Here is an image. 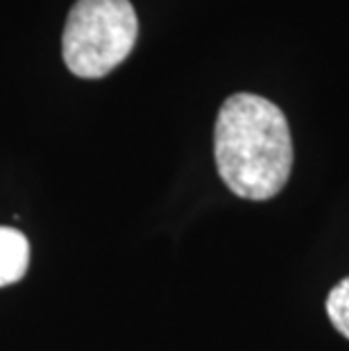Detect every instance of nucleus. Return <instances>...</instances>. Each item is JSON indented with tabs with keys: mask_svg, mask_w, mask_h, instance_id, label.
Wrapping results in <instances>:
<instances>
[{
	"mask_svg": "<svg viewBox=\"0 0 349 351\" xmlns=\"http://www.w3.org/2000/svg\"><path fill=\"white\" fill-rule=\"evenodd\" d=\"M213 152L234 195L254 202L274 197L293 170V138L284 111L254 93L227 98L215 121Z\"/></svg>",
	"mask_w": 349,
	"mask_h": 351,
	"instance_id": "f257e3e1",
	"label": "nucleus"
},
{
	"mask_svg": "<svg viewBox=\"0 0 349 351\" xmlns=\"http://www.w3.org/2000/svg\"><path fill=\"white\" fill-rule=\"evenodd\" d=\"M326 313L338 333L349 340V276H345L326 297Z\"/></svg>",
	"mask_w": 349,
	"mask_h": 351,
	"instance_id": "20e7f679",
	"label": "nucleus"
},
{
	"mask_svg": "<svg viewBox=\"0 0 349 351\" xmlns=\"http://www.w3.org/2000/svg\"><path fill=\"white\" fill-rule=\"evenodd\" d=\"M136 36L139 19L130 0H77L64 27V64L77 77H105L128 59Z\"/></svg>",
	"mask_w": 349,
	"mask_h": 351,
	"instance_id": "f03ea898",
	"label": "nucleus"
},
{
	"mask_svg": "<svg viewBox=\"0 0 349 351\" xmlns=\"http://www.w3.org/2000/svg\"><path fill=\"white\" fill-rule=\"evenodd\" d=\"M29 263L27 238L19 229L0 227V288L16 283Z\"/></svg>",
	"mask_w": 349,
	"mask_h": 351,
	"instance_id": "7ed1b4c3",
	"label": "nucleus"
}]
</instances>
